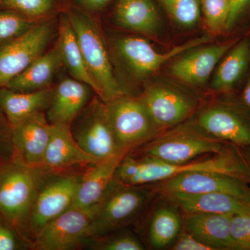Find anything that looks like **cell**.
Masks as SVG:
<instances>
[{
    "mask_svg": "<svg viewBox=\"0 0 250 250\" xmlns=\"http://www.w3.org/2000/svg\"><path fill=\"white\" fill-rule=\"evenodd\" d=\"M187 213L235 215L246 210L250 201L223 192L187 194L172 192L164 195Z\"/></svg>",
    "mask_w": 250,
    "mask_h": 250,
    "instance_id": "44dd1931",
    "label": "cell"
},
{
    "mask_svg": "<svg viewBox=\"0 0 250 250\" xmlns=\"http://www.w3.org/2000/svg\"><path fill=\"white\" fill-rule=\"evenodd\" d=\"M53 92L50 87L34 92L16 91L2 87L0 88V108L12 128L35 113L47 109Z\"/></svg>",
    "mask_w": 250,
    "mask_h": 250,
    "instance_id": "603a6c76",
    "label": "cell"
},
{
    "mask_svg": "<svg viewBox=\"0 0 250 250\" xmlns=\"http://www.w3.org/2000/svg\"><path fill=\"white\" fill-rule=\"evenodd\" d=\"M108 121L122 149H132L156 130L141 99L124 95L105 103Z\"/></svg>",
    "mask_w": 250,
    "mask_h": 250,
    "instance_id": "ba28073f",
    "label": "cell"
},
{
    "mask_svg": "<svg viewBox=\"0 0 250 250\" xmlns=\"http://www.w3.org/2000/svg\"><path fill=\"white\" fill-rule=\"evenodd\" d=\"M13 153L11 143V127L0 108V155Z\"/></svg>",
    "mask_w": 250,
    "mask_h": 250,
    "instance_id": "d590c367",
    "label": "cell"
},
{
    "mask_svg": "<svg viewBox=\"0 0 250 250\" xmlns=\"http://www.w3.org/2000/svg\"><path fill=\"white\" fill-rule=\"evenodd\" d=\"M173 250H215L190 233H182L172 246Z\"/></svg>",
    "mask_w": 250,
    "mask_h": 250,
    "instance_id": "e575fe53",
    "label": "cell"
},
{
    "mask_svg": "<svg viewBox=\"0 0 250 250\" xmlns=\"http://www.w3.org/2000/svg\"><path fill=\"white\" fill-rule=\"evenodd\" d=\"M250 6V0H230L229 11L227 20L225 31L234 30Z\"/></svg>",
    "mask_w": 250,
    "mask_h": 250,
    "instance_id": "836d02e7",
    "label": "cell"
},
{
    "mask_svg": "<svg viewBox=\"0 0 250 250\" xmlns=\"http://www.w3.org/2000/svg\"><path fill=\"white\" fill-rule=\"evenodd\" d=\"M155 191L162 195L223 192L250 201V186L238 179L215 172H188L156 182Z\"/></svg>",
    "mask_w": 250,
    "mask_h": 250,
    "instance_id": "7c38bea8",
    "label": "cell"
},
{
    "mask_svg": "<svg viewBox=\"0 0 250 250\" xmlns=\"http://www.w3.org/2000/svg\"><path fill=\"white\" fill-rule=\"evenodd\" d=\"M51 137L43 166L62 170L75 166L93 165L100 161L85 152L72 136L70 125L51 124Z\"/></svg>",
    "mask_w": 250,
    "mask_h": 250,
    "instance_id": "ac0fdd59",
    "label": "cell"
},
{
    "mask_svg": "<svg viewBox=\"0 0 250 250\" xmlns=\"http://www.w3.org/2000/svg\"><path fill=\"white\" fill-rule=\"evenodd\" d=\"M250 72V38L245 36L220 61L213 75L212 87L220 93H233L247 80Z\"/></svg>",
    "mask_w": 250,
    "mask_h": 250,
    "instance_id": "ffe728a7",
    "label": "cell"
},
{
    "mask_svg": "<svg viewBox=\"0 0 250 250\" xmlns=\"http://www.w3.org/2000/svg\"><path fill=\"white\" fill-rule=\"evenodd\" d=\"M250 167V147H240Z\"/></svg>",
    "mask_w": 250,
    "mask_h": 250,
    "instance_id": "ab89813d",
    "label": "cell"
},
{
    "mask_svg": "<svg viewBox=\"0 0 250 250\" xmlns=\"http://www.w3.org/2000/svg\"><path fill=\"white\" fill-rule=\"evenodd\" d=\"M210 172L225 174L250 186V167L241 148L225 143L223 149L205 159L170 164L148 156L126 154L117 169L115 179L128 186L156 183L188 172Z\"/></svg>",
    "mask_w": 250,
    "mask_h": 250,
    "instance_id": "6da1fadb",
    "label": "cell"
},
{
    "mask_svg": "<svg viewBox=\"0 0 250 250\" xmlns=\"http://www.w3.org/2000/svg\"><path fill=\"white\" fill-rule=\"evenodd\" d=\"M209 41L208 36H202L161 53L143 38L123 36L117 40L114 47L116 55L126 70L131 76L141 80L152 75L174 57L205 45Z\"/></svg>",
    "mask_w": 250,
    "mask_h": 250,
    "instance_id": "52a82bcc",
    "label": "cell"
},
{
    "mask_svg": "<svg viewBox=\"0 0 250 250\" xmlns=\"http://www.w3.org/2000/svg\"><path fill=\"white\" fill-rule=\"evenodd\" d=\"M225 144L206 134L196 124L182 125L147 143L141 155L167 164H185L220 152Z\"/></svg>",
    "mask_w": 250,
    "mask_h": 250,
    "instance_id": "3957f363",
    "label": "cell"
},
{
    "mask_svg": "<svg viewBox=\"0 0 250 250\" xmlns=\"http://www.w3.org/2000/svg\"><path fill=\"white\" fill-rule=\"evenodd\" d=\"M114 18L118 26L133 32L153 35L160 26V18L153 0H118Z\"/></svg>",
    "mask_w": 250,
    "mask_h": 250,
    "instance_id": "d4e9b609",
    "label": "cell"
},
{
    "mask_svg": "<svg viewBox=\"0 0 250 250\" xmlns=\"http://www.w3.org/2000/svg\"><path fill=\"white\" fill-rule=\"evenodd\" d=\"M76 34L85 64L95 82L96 93L106 103L125 95L118 83L104 39L96 22L82 10L70 8L66 13Z\"/></svg>",
    "mask_w": 250,
    "mask_h": 250,
    "instance_id": "7a4b0ae2",
    "label": "cell"
},
{
    "mask_svg": "<svg viewBox=\"0 0 250 250\" xmlns=\"http://www.w3.org/2000/svg\"><path fill=\"white\" fill-rule=\"evenodd\" d=\"M233 215L195 213L188 215V232L215 250H239L231 232Z\"/></svg>",
    "mask_w": 250,
    "mask_h": 250,
    "instance_id": "7402d4cb",
    "label": "cell"
},
{
    "mask_svg": "<svg viewBox=\"0 0 250 250\" xmlns=\"http://www.w3.org/2000/svg\"><path fill=\"white\" fill-rule=\"evenodd\" d=\"M238 40L233 39L189 49L171 64L169 69L171 75L186 84H204L224 56Z\"/></svg>",
    "mask_w": 250,
    "mask_h": 250,
    "instance_id": "9a60e30c",
    "label": "cell"
},
{
    "mask_svg": "<svg viewBox=\"0 0 250 250\" xmlns=\"http://www.w3.org/2000/svg\"><path fill=\"white\" fill-rule=\"evenodd\" d=\"M182 228L180 216L172 207H162L154 212L149 229L151 244L155 248L167 246L178 236Z\"/></svg>",
    "mask_w": 250,
    "mask_h": 250,
    "instance_id": "4316f807",
    "label": "cell"
},
{
    "mask_svg": "<svg viewBox=\"0 0 250 250\" xmlns=\"http://www.w3.org/2000/svg\"><path fill=\"white\" fill-rule=\"evenodd\" d=\"M62 65V54L57 42L54 47L36 59L6 87L19 92L38 91L49 88Z\"/></svg>",
    "mask_w": 250,
    "mask_h": 250,
    "instance_id": "cb8c5ba5",
    "label": "cell"
},
{
    "mask_svg": "<svg viewBox=\"0 0 250 250\" xmlns=\"http://www.w3.org/2000/svg\"><path fill=\"white\" fill-rule=\"evenodd\" d=\"M36 22L34 20L12 10L0 11V45L25 34Z\"/></svg>",
    "mask_w": 250,
    "mask_h": 250,
    "instance_id": "83f0119b",
    "label": "cell"
},
{
    "mask_svg": "<svg viewBox=\"0 0 250 250\" xmlns=\"http://www.w3.org/2000/svg\"><path fill=\"white\" fill-rule=\"evenodd\" d=\"M31 170L16 162L0 168V213L11 223H21L32 209L37 193Z\"/></svg>",
    "mask_w": 250,
    "mask_h": 250,
    "instance_id": "30bf717a",
    "label": "cell"
},
{
    "mask_svg": "<svg viewBox=\"0 0 250 250\" xmlns=\"http://www.w3.org/2000/svg\"><path fill=\"white\" fill-rule=\"evenodd\" d=\"M91 89L89 85L74 78L62 81L54 88L47 108L49 123L71 125L88 104Z\"/></svg>",
    "mask_w": 250,
    "mask_h": 250,
    "instance_id": "d6986e66",
    "label": "cell"
},
{
    "mask_svg": "<svg viewBox=\"0 0 250 250\" xmlns=\"http://www.w3.org/2000/svg\"><path fill=\"white\" fill-rule=\"evenodd\" d=\"M55 28L53 21L49 20L36 22L25 34L0 45V88L6 87L45 53Z\"/></svg>",
    "mask_w": 250,
    "mask_h": 250,
    "instance_id": "5b68a950",
    "label": "cell"
},
{
    "mask_svg": "<svg viewBox=\"0 0 250 250\" xmlns=\"http://www.w3.org/2000/svg\"><path fill=\"white\" fill-rule=\"evenodd\" d=\"M140 99L156 130L169 129L181 124L195 108L193 99L166 85H149Z\"/></svg>",
    "mask_w": 250,
    "mask_h": 250,
    "instance_id": "4fadbf2b",
    "label": "cell"
},
{
    "mask_svg": "<svg viewBox=\"0 0 250 250\" xmlns=\"http://www.w3.org/2000/svg\"><path fill=\"white\" fill-rule=\"evenodd\" d=\"M0 5L36 21L45 17L54 9V0H1Z\"/></svg>",
    "mask_w": 250,
    "mask_h": 250,
    "instance_id": "4dcf8cb0",
    "label": "cell"
},
{
    "mask_svg": "<svg viewBox=\"0 0 250 250\" xmlns=\"http://www.w3.org/2000/svg\"><path fill=\"white\" fill-rule=\"evenodd\" d=\"M150 197L140 186H128L114 179L101 201L95 206L89 236L100 238L116 231L139 214Z\"/></svg>",
    "mask_w": 250,
    "mask_h": 250,
    "instance_id": "277c9868",
    "label": "cell"
},
{
    "mask_svg": "<svg viewBox=\"0 0 250 250\" xmlns=\"http://www.w3.org/2000/svg\"><path fill=\"white\" fill-rule=\"evenodd\" d=\"M75 4L85 11L95 12L102 11L106 7L111 0H72Z\"/></svg>",
    "mask_w": 250,
    "mask_h": 250,
    "instance_id": "74e56055",
    "label": "cell"
},
{
    "mask_svg": "<svg viewBox=\"0 0 250 250\" xmlns=\"http://www.w3.org/2000/svg\"><path fill=\"white\" fill-rule=\"evenodd\" d=\"M238 100L250 110V72L246 83L243 85Z\"/></svg>",
    "mask_w": 250,
    "mask_h": 250,
    "instance_id": "f35d334b",
    "label": "cell"
},
{
    "mask_svg": "<svg viewBox=\"0 0 250 250\" xmlns=\"http://www.w3.org/2000/svg\"><path fill=\"white\" fill-rule=\"evenodd\" d=\"M196 125L221 142L250 147V110L239 100L206 108L199 115Z\"/></svg>",
    "mask_w": 250,
    "mask_h": 250,
    "instance_id": "9c48e42d",
    "label": "cell"
},
{
    "mask_svg": "<svg viewBox=\"0 0 250 250\" xmlns=\"http://www.w3.org/2000/svg\"><path fill=\"white\" fill-rule=\"evenodd\" d=\"M0 1H1V0H0Z\"/></svg>",
    "mask_w": 250,
    "mask_h": 250,
    "instance_id": "60d3db41",
    "label": "cell"
},
{
    "mask_svg": "<svg viewBox=\"0 0 250 250\" xmlns=\"http://www.w3.org/2000/svg\"><path fill=\"white\" fill-rule=\"evenodd\" d=\"M175 22L183 27H192L198 22L199 0H161Z\"/></svg>",
    "mask_w": 250,
    "mask_h": 250,
    "instance_id": "f1b7e54d",
    "label": "cell"
},
{
    "mask_svg": "<svg viewBox=\"0 0 250 250\" xmlns=\"http://www.w3.org/2000/svg\"><path fill=\"white\" fill-rule=\"evenodd\" d=\"M51 128L47 116L42 112L35 113L11 128L15 162L31 169L43 166Z\"/></svg>",
    "mask_w": 250,
    "mask_h": 250,
    "instance_id": "5bb4252c",
    "label": "cell"
},
{
    "mask_svg": "<svg viewBox=\"0 0 250 250\" xmlns=\"http://www.w3.org/2000/svg\"><path fill=\"white\" fill-rule=\"evenodd\" d=\"M57 42L62 54V64L67 67L72 78L89 85L96 92L95 82L85 65L76 34L66 14L61 16Z\"/></svg>",
    "mask_w": 250,
    "mask_h": 250,
    "instance_id": "484cf974",
    "label": "cell"
},
{
    "mask_svg": "<svg viewBox=\"0 0 250 250\" xmlns=\"http://www.w3.org/2000/svg\"><path fill=\"white\" fill-rule=\"evenodd\" d=\"M19 248V242L11 229L0 224V250H14Z\"/></svg>",
    "mask_w": 250,
    "mask_h": 250,
    "instance_id": "8d00e7d4",
    "label": "cell"
},
{
    "mask_svg": "<svg viewBox=\"0 0 250 250\" xmlns=\"http://www.w3.org/2000/svg\"><path fill=\"white\" fill-rule=\"evenodd\" d=\"M231 232L238 249L250 250V203L246 210L233 215Z\"/></svg>",
    "mask_w": 250,
    "mask_h": 250,
    "instance_id": "1f68e13d",
    "label": "cell"
},
{
    "mask_svg": "<svg viewBox=\"0 0 250 250\" xmlns=\"http://www.w3.org/2000/svg\"><path fill=\"white\" fill-rule=\"evenodd\" d=\"M129 151V149H123L93 164L80 178L72 207L90 209L98 205L114 180L122 160Z\"/></svg>",
    "mask_w": 250,
    "mask_h": 250,
    "instance_id": "e0dca14e",
    "label": "cell"
},
{
    "mask_svg": "<svg viewBox=\"0 0 250 250\" xmlns=\"http://www.w3.org/2000/svg\"><path fill=\"white\" fill-rule=\"evenodd\" d=\"M72 136L85 152L103 160L123 150L106 114L105 103L95 98L70 125Z\"/></svg>",
    "mask_w": 250,
    "mask_h": 250,
    "instance_id": "8992f818",
    "label": "cell"
},
{
    "mask_svg": "<svg viewBox=\"0 0 250 250\" xmlns=\"http://www.w3.org/2000/svg\"><path fill=\"white\" fill-rule=\"evenodd\" d=\"M97 249L103 250H143L144 247L131 233H121L104 241H99Z\"/></svg>",
    "mask_w": 250,
    "mask_h": 250,
    "instance_id": "d6a6232c",
    "label": "cell"
},
{
    "mask_svg": "<svg viewBox=\"0 0 250 250\" xmlns=\"http://www.w3.org/2000/svg\"><path fill=\"white\" fill-rule=\"evenodd\" d=\"M207 27L213 34L225 31L230 0H200Z\"/></svg>",
    "mask_w": 250,
    "mask_h": 250,
    "instance_id": "f546056e",
    "label": "cell"
},
{
    "mask_svg": "<svg viewBox=\"0 0 250 250\" xmlns=\"http://www.w3.org/2000/svg\"><path fill=\"white\" fill-rule=\"evenodd\" d=\"M80 177L69 176L46 186L31 209V226L36 233L46 223L69 209L73 205Z\"/></svg>",
    "mask_w": 250,
    "mask_h": 250,
    "instance_id": "2e32d148",
    "label": "cell"
},
{
    "mask_svg": "<svg viewBox=\"0 0 250 250\" xmlns=\"http://www.w3.org/2000/svg\"><path fill=\"white\" fill-rule=\"evenodd\" d=\"M95 207L83 209L70 207L46 223L38 231L35 248L39 250H70L80 246L89 237Z\"/></svg>",
    "mask_w": 250,
    "mask_h": 250,
    "instance_id": "8fae6325",
    "label": "cell"
}]
</instances>
